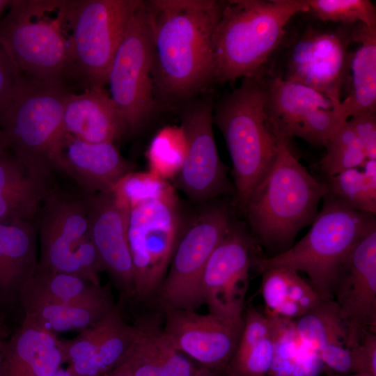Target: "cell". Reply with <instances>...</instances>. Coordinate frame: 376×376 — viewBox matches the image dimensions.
Segmentation results:
<instances>
[{
    "label": "cell",
    "instance_id": "cell-10",
    "mask_svg": "<svg viewBox=\"0 0 376 376\" xmlns=\"http://www.w3.org/2000/svg\"><path fill=\"white\" fill-rule=\"evenodd\" d=\"M35 224L40 250L38 267L84 278L82 269L93 264L98 253L91 237L83 193L58 183L49 190Z\"/></svg>",
    "mask_w": 376,
    "mask_h": 376
},
{
    "label": "cell",
    "instance_id": "cell-42",
    "mask_svg": "<svg viewBox=\"0 0 376 376\" xmlns=\"http://www.w3.org/2000/svg\"><path fill=\"white\" fill-rule=\"evenodd\" d=\"M52 376H78V375L75 374L68 367L66 368H63L61 367Z\"/></svg>",
    "mask_w": 376,
    "mask_h": 376
},
{
    "label": "cell",
    "instance_id": "cell-5",
    "mask_svg": "<svg viewBox=\"0 0 376 376\" xmlns=\"http://www.w3.org/2000/svg\"><path fill=\"white\" fill-rule=\"evenodd\" d=\"M308 12L306 0H228L214 38V82L253 76L279 47L290 19Z\"/></svg>",
    "mask_w": 376,
    "mask_h": 376
},
{
    "label": "cell",
    "instance_id": "cell-41",
    "mask_svg": "<svg viewBox=\"0 0 376 376\" xmlns=\"http://www.w3.org/2000/svg\"><path fill=\"white\" fill-rule=\"evenodd\" d=\"M10 150L8 141L4 132L0 129V156Z\"/></svg>",
    "mask_w": 376,
    "mask_h": 376
},
{
    "label": "cell",
    "instance_id": "cell-30",
    "mask_svg": "<svg viewBox=\"0 0 376 376\" xmlns=\"http://www.w3.org/2000/svg\"><path fill=\"white\" fill-rule=\"evenodd\" d=\"M123 304L115 307L97 322L99 335L97 363L102 375L121 363L141 334L139 327L123 318Z\"/></svg>",
    "mask_w": 376,
    "mask_h": 376
},
{
    "label": "cell",
    "instance_id": "cell-46",
    "mask_svg": "<svg viewBox=\"0 0 376 376\" xmlns=\"http://www.w3.org/2000/svg\"><path fill=\"white\" fill-rule=\"evenodd\" d=\"M4 339L3 338L2 332H0V343L3 341Z\"/></svg>",
    "mask_w": 376,
    "mask_h": 376
},
{
    "label": "cell",
    "instance_id": "cell-8",
    "mask_svg": "<svg viewBox=\"0 0 376 376\" xmlns=\"http://www.w3.org/2000/svg\"><path fill=\"white\" fill-rule=\"evenodd\" d=\"M141 0H74L70 80L104 88L115 55Z\"/></svg>",
    "mask_w": 376,
    "mask_h": 376
},
{
    "label": "cell",
    "instance_id": "cell-4",
    "mask_svg": "<svg viewBox=\"0 0 376 376\" xmlns=\"http://www.w3.org/2000/svg\"><path fill=\"white\" fill-rule=\"evenodd\" d=\"M72 93L68 84L18 72L10 102L0 120L10 151L49 189L61 175L56 151L64 133L65 107Z\"/></svg>",
    "mask_w": 376,
    "mask_h": 376
},
{
    "label": "cell",
    "instance_id": "cell-34",
    "mask_svg": "<svg viewBox=\"0 0 376 376\" xmlns=\"http://www.w3.org/2000/svg\"><path fill=\"white\" fill-rule=\"evenodd\" d=\"M180 128L164 130L154 139L148 152L150 172L162 179L176 175L185 155L186 144Z\"/></svg>",
    "mask_w": 376,
    "mask_h": 376
},
{
    "label": "cell",
    "instance_id": "cell-9",
    "mask_svg": "<svg viewBox=\"0 0 376 376\" xmlns=\"http://www.w3.org/2000/svg\"><path fill=\"white\" fill-rule=\"evenodd\" d=\"M174 191L143 198L129 207L127 240L135 297L157 296L182 235Z\"/></svg>",
    "mask_w": 376,
    "mask_h": 376
},
{
    "label": "cell",
    "instance_id": "cell-12",
    "mask_svg": "<svg viewBox=\"0 0 376 376\" xmlns=\"http://www.w3.org/2000/svg\"><path fill=\"white\" fill-rule=\"evenodd\" d=\"M150 32L145 1L136 9L108 75L109 95L127 128L139 131L157 105L151 76Z\"/></svg>",
    "mask_w": 376,
    "mask_h": 376
},
{
    "label": "cell",
    "instance_id": "cell-27",
    "mask_svg": "<svg viewBox=\"0 0 376 376\" xmlns=\"http://www.w3.org/2000/svg\"><path fill=\"white\" fill-rule=\"evenodd\" d=\"M353 42L359 47L350 56L351 89L340 104L346 118L363 113L376 112V28L361 23L352 25Z\"/></svg>",
    "mask_w": 376,
    "mask_h": 376
},
{
    "label": "cell",
    "instance_id": "cell-15",
    "mask_svg": "<svg viewBox=\"0 0 376 376\" xmlns=\"http://www.w3.org/2000/svg\"><path fill=\"white\" fill-rule=\"evenodd\" d=\"M257 242L243 226L232 223L210 255L201 279L209 313L232 322L243 321L249 271Z\"/></svg>",
    "mask_w": 376,
    "mask_h": 376
},
{
    "label": "cell",
    "instance_id": "cell-18",
    "mask_svg": "<svg viewBox=\"0 0 376 376\" xmlns=\"http://www.w3.org/2000/svg\"><path fill=\"white\" fill-rule=\"evenodd\" d=\"M164 334L173 346L203 368L225 369L233 357L242 322L227 321L211 313L192 310L167 309Z\"/></svg>",
    "mask_w": 376,
    "mask_h": 376
},
{
    "label": "cell",
    "instance_id": "cell-43",
    "mask_svg": "<svg viewBox=\"0 0 376 376\" xmlns=\"http://www.w3.org/2000/svg\"><path fill=\"white\" fill-rule=\"evenodd\" d=\"M11 0H0V19L4 11L9 7Z\"/></svg>",
    "mask_w": 376,
    "mask_h": 376
},
{
    "label": "cell",
    "instance_id": "cell-37",
    "mask_svg": "<svg viewBox=\"0 0 376 376\" xmlns=\"http://www.w3.org/2000/svg\"><path fill=\"white\" fill-rule=\"evenodd\" d=\"M350 349L353 354L356 373L376 376V332L366 331L359 342Z\"/></svg>",
    "mask_w": 376,
    "mask_h": 376
},
{
    "label": "cell",
    "instance_id": "cell-7",
    "mask_svg": "<svg viewBox=\"0 0 376 376\" xmlns=\"http://www.w3.org/2000/svg\"><path fill=\"white\" fill-rule=\"evenodd\" d=\"M212 120L226 140L236 201L243 211L251 191L273 165L278 150V138L266 111L262 71L242 79L238 87L214 104Z\"/></svg>",
    "mask_w": 376,
    "mask_h": 376
},
{
    "label": "cell",
    "instance_id": "cell-24",
    "mask_svg": "<svg viewBox=\"0 0 376 376\" xmlns=\"http://www.w3.org/2000/svg\"><path fill=\"white\" fill-rule=\"evenodd\" d=\"M154 319L139 320L141 334L125 361L132 376H193L201 367L182 356Z\"/></svg>",
    "mask_w": 376,
    "mask_h": 376
},
{
    "label": "cell",
    "instance_id": "cell-28",
    "mask_svg": "<svg viewBox=\"0 0 376 376\" xmlns=\"http://www.w3.org/2000/svg\"><path fill=\"white\" fill-rule=\"evenodd\" d=\"M40 295L74 305H92L113 300L109 285H102L77 275L41 269L24 287Z\"/></svg>",
    "mask_w": 376,
    "mask_h": 376
},
{
    "label": "cell",
    "instance_id": "cell-16",
    "mask_svg": "<svg viewBox=\"0 0 376 376\" xmlns=\"http://www.w3.org/2000/svg\"><path fill=\"white\" fill-rule=\"evenodd\" d=\"M333 299L345 327L346 347L368 331L376 332V227L353 248L333 286Z\"/></svg>",
    "mask_w": 376,
    "mask_h": 376
},
{
    "label": "cell",
    "instance_id": "cell-32",
    "mask_svg": "<svg viewBox=\"0 0 376 376\" xmlns=\"http://www.w3.org/2000/svg\"><path fill=\"white\" fill-rule=\"evenodd\" d=\"M308 12L324 22L376 28V9L369 0H306Z\"/></svg>",
    "mask_w": 376,
    "mask_h": 376
},
{
    "label": "cell",
    "instance_id": "cell-6",
    "mask_svg": "<svg viewBox=\"0 0 376 376\" xmlns=\"http://www.w3.org/2000/svg\"><path fill=\"white\" fill-rule=\"evenodd\" d=\"M308 232L288 249L268 258L254 257L262 273L283 267L306 273L321 300H332L335 281L351 251L373 228L375 215L353 209L328 192Z\"/></svg>",
    "mask_w": 376,
    "mask_h": 376
},
{
    "label": "cell",
    "instance_id": "cell-29",
    "mask_svg": "<svg viewBox=\"0 0 376 376\" xmlns=\"http://www.w3.org/2000/svg\"><path fill=\"white\" fill-rule=\"evenodd\" d=\"M292 321L299 339L317 354L328 345L346 347L347 331L334 299H320L306 313Z\"/></svg>",
    "mask_w": 376,
    "mask_h": 376
},
{
    "label": "cell",
    "instance_id": "cell-22",
    "mask_svg": "<svg viewBox=\"0 0 376 376\" xmlns=\"http://www.w3.org/2000/svg\"><path fill=\"white\" fill-rule=\"evenodd\" d=\"M265 90L266 111L274 130L287 139L293 136L302 139L317 109L338 105L312 88L277 75L265 79Z\"/></svg>",
    "mask_w": 376,
    "mask_h": 376
},
{
    "label": "cell",
    "instance_id": "cell-39",
    "mask_svg": "<svg viewBox=\"0 0 376 376\" xmlns=\"http://www.w3.org/2000/svg\"><path fill=\"white\" fill-rule=\"evenodd\" d=\"M193 376H231L226 369L213 370L201 367Z\"/></svg>",
    "mask_w": 376,
    "mask_h": 376
},
{
    "label": "cell",
    "instance_id": "cell-3",
    "mask_svg": "<svg viewBox=\"0 0 376 376\" xmlns=\"http://www.w3.org/2000/svg\"><path fill=\"white\" fill-rule=\"evenodd\" d=\"M8 9L0 45L17 70L70 85L74 0H11Z\"/></svg>",
    "mask_w": 376,
    "mask_h": 376
},
{
    "label": "cell",
    "instance_id": "cell-2",
    "mask_svg": "<svg viewBox=\"0 0 376 376\" xmlns=\"http://www.w3.org/2000/svg\"><path fill=\"white\" fill-rule=\"evenodd\" d=\"M276 136L275 161L251 191L243 212L256 242L280 253L292 246L300 230L313 223L329 188L294 156L288 139Z\"/></svg>",
    "mask_w": 376,
    "mask_h": 376
},
{
    "label": "cell",
    "instance_id": "cell-26",
    "mask_svg": "<svg viewBox=\"0 0 376 376\" xmlns=\"http://www.w3.org/2000/svg\"><path fill=\"white\" fill-rule=\"evenodd\" d=\"M19 304L24 318L55 335L67 331L80 332L96 324L116 306L113 300L87 306L65 304L27 288H24L21 293Z\"/></svg>",
    "mask_w": 376,
    "mask_h": 376
},
{
    "label": "cell",
    "instance_id": "cell-31",
    "mask_svg": "<svg viewBox=\"0 0 376 376\" xmlns=\"http://www.w3.org/2000/svg\"><path fill=\"white\" fill-rule=\"evenodd\" d=\"M324 147L327 152L320 161V168L327 178L348 169H360L367 160L347 120L336 130Z\"/></svg>",
    "mask_w": 376,
    "mask_h": 376
},
{
    "label": "cell",
    "instance_id": "cell-45",
    "mask_svg": "<svg viewBox=\"0 0 376 376\" xmlns=\"http://www.w3.org/2000/svg\"><path fill=\"white\" fill-rule=\"evenodd\" d=\"M6 341L7 340H3V341L0 343V366L1 365L3 359L4 357Z\"/></svg>",
    "mask_w": 376,
    "mask_h": 376
},
{
    "label": "cell",
    "instance_id": "cell-1",
    "mask_svg": "<svg viewBox=\"0 0 376 376\" xmlns=\"http://www.w3.org/2000/svg\"><path fill=\"white\" fill-rule=\"evenodd\" d=\"M157 105H183L215 79L214 38L224 1H145Z\"/></svg>",
    "mask_w": 376,
    "mask_h": 376
},
{
    "label": "cell",
    "instance_id": "cell-40",
    "mask_svg": "<svg viewBox=\"0 0 376 376\" xmlns=\"http://www.w3.org/2000/svg\"><path fill=\"white\" fill-rule=\"evenodd\" d=\"M109 374L110 376H132L130 366L125 361L109 371Z\"/></svg>",
    "mask_w": 376,
    "mask_h": 376
},
{
    "label": "cell",
    "instance_id": "cell-35",
    "mask_svg": "<svg viewBox=\"0 0 376 376\" xmlns=\"http://www.w3.org/2000/svg\"><path fill=\"white\" fill-rule=\"evenodd\" d=\"M293 272L283 267H274L261 273V294L266 314L272 315L288 300V290Z\"/></svg>",
    "mask_w": 376,
    "mask_h": 376
},
{
    "label": "cell",
    "instance_id": "cell-47",
    "mask_svg": "<svg viewBox=\"0 0 376 376\" xmlns=\"http://www.w3.org/2000/svg\"><path fill=\"white\" fill-rule=\"evenodd\" d=\"M102 376H110L109 372H108V373L104 374V375H102Z\"/></svg>",
    "mask_w": 376,
    "mask_h": 376
},
{
    "label": "cell",
    "instance_id": "cell-23",
    "mask_svg": "<svg viewBox=\"0 0 376 376\" xmlns=\"http://www.w3.org/2000/svg\"><path fill=\"white\" fill-rule=\"evenodd\" d=\"M63 363L57 336L24 318L6 341L0 376H52Z\"/></svg>",
    "mask_w": 376,
    "mask_h": 376
},
{
    "label": "cell",
    "instance_id": "cell-11",
    "mask_svg": "<svg viewBox=\"0 0 376 376\" xmlns=\"http://www.w3.org/2000/svg\"><path fill=\"white\" fill-rule=\"evenodd\" d=\"M232 223L227 206L211 204L182 233L157 295L164 311H194L204 304L201 279L205 267Z\"/></svg>",
    "mask_w": 376,
    "mask_h": 376
},
{
    "label": "cell",
    "instance_id": "cell-13",
    "mask_svg": "<svg viewBox=\"0 0 376 376\" xmlns=\"http://www.w3.org/2000/svg\"><path fill=\"white\" fill-rule=\"evenodd\" d=\"M212 98H194L182 105L181 130L186 150L176 174L178 187L192 201L205 203L230 190L213 132Z\"/></svg>",
    "mask_w": 376,
    "mask_h": 376
},
{
    "label": "cell",
    "instance_id": "cell-25",
    "mask_svg": "<svg viewBox=\"0 0 376 376\" xmlns=\"http://www.w3.org/2000/svg\"><path fill=\"white\" fill-rule=\"evenodd\" d=\"M49 189L10 150L0 156V223L35 222Z\"/></svg>",
    "mask_w": 376,
    "mask_h": 376
},
{
    "label": "cell",
    "instance_id": "cell-38",
    "mask_svg": "<svg viewBox=\"0 0 376 376\" xmlns=\"http://www.w3.org/2000/svg\"><path fill=\"white\" fill-rule=\"evenodd\" d=\"M17 73L0 45V120L10 102Z\"/></svg>",
    "mask_w": 376,
    "mask_h": 376
},
{
    "label": "cell",
    "instance_id": "cell-19",
    "mask_svg": "<svg viewBox=\"0 0 376 376\" xmlns=\"http://www.w3.org/2000/svg\"><path fill=\"white\" fill-rule=\"evenodd\" d=\"M56 162L60 175L84 194L113 190L134 167L114 143H88L65 132L57 147Z\"/></svg>",
    "mask_w": 376,
    "mask_h": 376
},
{
    "label": "cell",
    "instance_id": "cell-14",
    "mask_svg": "<svg viewBox=\"0 0 376 376\" xmlns=\"http://www.w3.org/2000/svg\"><path fill=\"white\" fill-rule=\"evenodd\" d=\"M352 26L306 30L290 47L284 75L280 77L312 88L339 104L349 72Z\"/></svg>",
    "mask_w": 376,
    "mask_h": 376
},
{
    "label": "cell",
    "instance_id": "cell-17",
    "mask_svg": "<svg viewBox=\"0 0 376 376\" xmlns=\"http://www.w3.org/2000/svg\"><path fill=\"white\" fill-rule=\"evenodd\" d=\"M89 230L104 272L124 304L135 295L133 267L127 240L128 208L113 190L83 194Z\"/></svg>",
    "mask_w": 376,
    "mask_h": 376
},
{
    "label": "cell",
    "instance_id": "cell-33",
    "mask_svg": "<svg viewBox=\"0 0 376 376\" xmlns=\"http://www.w3.org/2000/svg\"><path fill=\"white\" fill-rule=\"evenodd\" d=\"M329 192L350 207L376 214V194L367 187L361 170L351 169L327 178Z\"/></svg>",
    "mask_w": 376,
    "mask_h": 376
},
{
    "label": "cell",
    "instance_id": "cell-21",
    "mask_svg": "<svg viewBox=\"0 0 376 376\" xmlns=\"http://www.w3.org/2000/svg\"><path fill=\"white\" fill-rule=\"evenodd\" d=\"M63 131L92 143H114L127 132L126 124L104 88L72 93L67 101Z\"/></svg>",
    "mask_w": 376,
    "mask_h": 376
},
{
    "label": "cell",
    "instance_id": "cell-48",
    "mask_svg": "<svg viewBox=\"0 0 376 376\" xmlns=\"http://www.w3.org/2000/svg\"><path fill=\"white\" fill-rule=\"evenodd\" d=\"M0 332H2V331H1V324H0Z\"/></svg>",
    "mask_w": 376,
    "mask_h": 376
},
{
    "label": "cell",
    "instance_id": "cell-36",
    "mask_svg": "<svg viewBox=\"0 0 376 376\" xmlns=\"http://www.w3.org/2000/svg\"><path fill=\"white\" fill-rule=\"evenodd\" d=\"M347 121L356 134L367 159H376V116L363 113L353 116Z\"/></svg>",
    "mask_w": 376,
    "mask_h": 376
},
{
    "label": "cell",
    "instance_id": "cell-44",
    "mask_svg": "<svg viewBox=\"0 0 376 376\" xmlns=\"http://www.w3.org/2000/svg\"><path fill=\"white\" fill-rule=\"evenodd\" d=\"M326 373L327 376H370L366 374H350V375H342L336 373L328 368H326Z\"/></svg>",
    "mask_w": 376,
    "mask_h": 376
},
{
    "label": "cell",
    "instance_id": "cell-20",
    "mask_svg": "<svg viewBox=\"0 0 376 376\" xmlns=\"http://www.w3.org/2000/svg\"><path fill=\"white\" fill-rule=\"evenodd\" d=\"M34 221L0 223V308L19 304L38 263Z\"/></svg>",
    "mask_w": 376,
    "mask_h": 376
}]
</instances>
